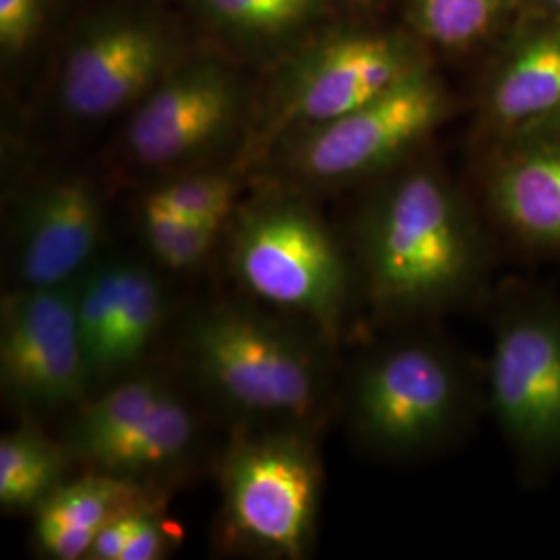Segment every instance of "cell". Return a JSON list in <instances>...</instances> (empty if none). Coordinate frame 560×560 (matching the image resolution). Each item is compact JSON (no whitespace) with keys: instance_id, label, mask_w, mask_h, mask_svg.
Masks as SVG:
<instances>
[{"instance_id":"cell-1","label":"cell","mask_w":560,"mask_h":560,"mask_svg":"<svg viewBox=\"0 0 560 560\" xmlns=\"http://www.w3.org/2000/svg\"><path fill=\"white\" fill-rule=\"evenodd\" d=\"M358 282L388 320H416L476 295L488 243L457 194L434 168H409L363 206L353 231Z\"/></svg>"},{"instance_id":"cell-2","label":"cell","mask_w":560,"mask_h":560,"mask_svg":"<svg viewBox=\"0 0 560 560\" xmlns=\"http://www.w3.org/2000/svg\"><path fill=\"white\" fill-rule=\"evenodd\" d=\"M185 368L235 430L318 432L330 402V340L252 301H214L183 328Z\"/></svg>"},{"instance_id":"cell-3","label":"cell","mask_w":560,"mask_h":560,"mask_svg":"<svg viewBox=\"0 0 560 560\" xmlns=\"http://www.w3.org/2000/svg\"><path fill=\"white\" fill-rule=\"evenodd\" d=\"M480 384L436 335H402L368 351L347 384V423L363 451L416 460L457 442L476 416Z\"/></svg>"},{"instance_id":"cell-4","label":"cell","mask_w":560,"mask_h":560,"mask_svg":"<svg viewBox=\"0 0 560 560\" xmlns=\"http://www.w3.org/2000/svg\"><path fill=\"white\" fill-rule=\"evenodd\" d=\"M229 275L243 298L301 322L335 342L353 301L358 270L328 222L289 194L237 208L224 231Z\"/></svg>"},{"instance_id":"cell-5","label":"cell","mask_w":560,"mask_h":560,"mask_svg":"<svg viewBox=\"0 0 560 560\" xmlns=\"http://www.w3.org/2000/svg\"><path fill=\"white\" fill-rule=\"evenodd\" d=\"M322 486L316 432L235 430L219 463L222 546L258 559H307Z\"/></svg>"},{"instance_id":"cell-6","label":"cell","mask_w":560,"mask_h":560,"mask_svg":"<svg viewBox=\"0 0 560 560\" xmlns=\"http://www.w3.org/2000/svg\"><path fill=\"white\" fill-rule=\"evenodd\" d=\"M486 393L525 474L560 463V305L536 289L504 293Z\"/></svg>"},{"instance_id":"cell-7","label":"cell","mask_w":560,"mask_h":560,"mask_svg":"<svg viewBox=\"0 0 560 560\" xmlns=\"http://www.w3.org/2000/svg\"><path fill=\"white\" fill-rule=\"evenodd\" d=\"M78 280L52 289L11 287L0 301V390L25 421L69 416L92 393Z\"/></svg>"},{"instance_id":"cell-8","label":"cell","mask_w":560,"mask_h":560,"mask_svg":"<svg viewBox=\"0 0 560 560\" xmlns=\"http://www.w3.org/2000/svg\"><path fill=\"white\" fill-rule=\"evenodd\" d=\"M448 98L425 69L376 101L291 136L287 171L314 185L374 177L402 161L446 117Z\"/></svg>"},{"instance_id":"cell-9","label":"cell","mask_w":560,"mask_h":560,"mask_svg":"<svg viewBox=\"0 0 560 560\" xmlns=\"http://www.w3.org/2000/svg\"><path fill=\"white\" fill-rule=\"evenodd\" d=\"M423 69L402 42L353 34L328 40L301 59L272 102L270 129L300 133L376 101Z\"/></svg>"},{"instance_id":"cell-10","label":"cell","mask_w":560,"mask_h":560,"mask_svg":"<svg viewBox=\"0 0 560 560\" xmlns=\"http://www.w3.org/2000/svg\"><path fill=\"white\" fill-rule=\"evenodd\" d=\"M240 113V88L231 73L217 62H200L161 81L136 106L127 150L150 168L196 161L233 131Z\"/></svg>"},{"instance_id":"cell-11","label":"cell","mask_w":560,"mask_h":560,"mask_svg":"<svg viewBox=\"0 0 560 560\" xmlns=\"http://www.w3.org/2000/svg\"><path fill=\"white\" fill-rule=\"evenodd\" d=\"M104 206L81 177L48 180L21 201L9 233L13 287L52 289L80 279L104 240Z\"/></svg>"},{"instance_id":"cell-12","label":"cell","mask_w":560,"mask_h":560,"mask_svg":"<svg viewBox=\"0 0 560 560\" xmlns=\"http://www.w3.org/2000/svg\"><path fill=\"white\" fill-rule=\"evenodd\" d=\"M168 62L161 32L140 21H110L85 34L67 57L60 101L69 115L98 120L140 104Z\"/></svg>"},{"instance_id":"cell-13","label":"cell","mask_w":560,"mask_h":560,"mask_svg":"<svg viewBox=\"0 0 560 560\" xmlns=\"http://www.w3.org/2000/svg\"><path fill=\"white\" fill-rule=\"evenodd\" d=\"M486 201L521 249L560 256V120L501 140L486 175Z\"/></svg>"},{"instance_id":"cell-14","label":"cell","mask_w":560,"mask_h":560,"mask_svg":"<svg viewBox=\"0 0 560 560\" xmlns=\"http://www.w3.org/2000/svg\"><path fill=\"white\" fill-rule=\"evenodd\" d=\"M488 127L504 140L560 120V18L525 32L483 96Z\"/></svg>"},{"instance_id":"cell-15","label":"cell","mask_w":560,"mask_h":560,"mask_svg":"<svg viewBox=\"0 0 560 560\" xmlns=\"http://www.w3.org/2000/svg\"><path fill=\"white\" fill-rule=\"evenodd\" d=\"M201 421L191 402L171 384L152 409L85 467L161 490L198 457Z\"/></svg>"},{"instance_id":"cell-16","label":"cell","mask_w":560,"mask_h":560,"mask_svg":"<svg viewBox=\"0 0 560 560\" xmlns=\"http://www.w3.org/2000/svg\"><path fill=\"white\" fill-rule=\"evenodd\" d=\"M159 499V490L102 471L67 480L34 513V546L44 559L88 560L102 527L129 506Z\"/></svg>"},{"instance_id":"cell-17","label":"cell","mask_w":560,"mask_h":560,"mask_svg":"<svg viewBox=\"0 0 560 560\" xmlns=\"http://www.w3.org/2000/svg\"><path fill=\"white\" fill-rule=\"evenodd\" d=\"M166 320L168 298L159 275L140 261L122 258L115 328L92 393L138 372L145 355L159 342Z\"/></svg>"},{"instance_id":"cell-18","label":"cell","mask_w":560,"mask_h":560,"mask_svg":"<svg viewBox=\"0 0 560 560\" xmlns=\"http://www.w3.org/2000/svg\"><path fill=\"white\" fill-rule=\"evenodd\" d=\"M75 463L69 446L25 421L0 439V509L9 515L36 513L65 481Z\"/></svg>"},{"instance_id":"cell-19","label":"cell","mask_w":560,"mask_h":560,"mask_svg":"<svg viewBox=\"0 0 560 560\" xmlns=\"http://www.w3.org/2000/svg\"><path fill=\"white\" fill-rule=\"evenodd\" d=\"M140 226L152 260L173 275H189L201 268L219 249L226 231L187 219L145 198L140 206Z\"/></svg>"},{"instance_id":"cell-20","label":"cell","mask_w":560,"mask_h":560,"mask_svg":"<svg viewBox=\"0 0 560 560\" xmlns=\"http://www.w3.org/2000/svg\"><path fill=\"white\" fill-rule=\"evenodd\" d=\"M511 0H413L411 21L425 40L459 50L488 38Z\"/></svg>"},{"instance_id":"cell-21","label":"cell","mask_w":560,"mask_h":560,"mask_svg":"<svg viewBox=\"0 0 560 560\" xmlns=\"http://www.w3.org/2000/svg\"><path fill=\"white\" fill-rule=\"evenodd\" d=\"M173 529L159 511V499L125 509L108 521L88 560H159L171 552Z\"/></svg>"},{"instance_id":"cell-22","label":"cell","mask_w":560,"mask_h":560,"mask_svg":"<svg viewBox=\"0 0 560 560\" xmlns=\"http://www.w3.org/2000/svg\"><path fill=\"white\" fill-rule=\"evenodd\" d=\"M240 185L224 173H191L166 180L152 189L145 200L161 203L187 219L226 229L237 212Z\"/></svg>"},{"instance_id":"cell-23","label":"cell","mask_w":560,"mask_h":560,"mask_svg":"<svg viewBox=\"0 0 560 560\" xmlns=\"http://www.w3.org/2000/svg\"><path fill=\"white\" fill-rule=\"evenodd\" d=\"M222 25L243 34L277 36L312 20L322 0H201Z\"/></svg>"},{"instance_id":"cell-24","label":"cell","mask_w":560,"mask_h":560,"mask_svg":"<svg viewBox=\"0 0 560 560\" xmlns=\"http://www.w3.org/2000/svg\"><path fill=\"white\" fill-rule=\"evenodd\" d=\"M44 0H0V44L4 52H21L38 32Z\"/></svg>"},{"instance_id":"cell-25","label":"cell","mask_w":560,"mask_h":560,"mask_svg":"<svg viewBox=\"0 0 560 560\" xmlns=\"http://www.w3.org/2000/svg\"><path fill=\"white\" fill-rule=\"evenodd\" d=\"M529 7L540 11L544 18H560V0H525Z\"/></svg>"},{"instance_id":"cell-26","label":"cell","mask_w":560,"mask_h":560,"mask_svg":"<svg viewBox=\"0 0 560 560\" xmlns=\"http://www.w3.org/2000/svg\"><path fill=\"white\" fill-rule=\"evenodd\" d=\"M358 2H365V0H358Z\"/></svg>"}]
</instances>
